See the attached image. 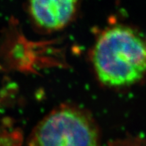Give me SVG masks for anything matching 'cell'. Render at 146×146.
<instances>
[{"label": "cell", "mask_w": 146, "mask_h": 146, "mask_svg": "<svg viewBox=\"0 0 146 146\" xmlns=\"http://www.w3.org/2000/svg\"><path fill=\"white\" fill-rule=\"evenodd\" d=\"M99 81L109 87L131 85L146 72V43L132 29L115 26L100 35L92 53Z\"/></svg>", "instance_id": "obj_1"}, {"label": "cell", "mask_w": 146, "mask_h": 146, "mask_svg": "<svg viewBox=\"0 0 146 146\" xmlns=\"http://www.w3.org/2000/svg\"><path fill=\"white\" fill-rule=\"evenodd\" d=\"M100 131L94 119L81 110H54L39 122L29 137L31 145H97Z\"/></svg>", "instance_id": "obj_2"}, {"label": "cell", "mask_w": 146, "mask_h": 146, "mask_svg": "<svg viewBox=\"0 0 146 146\" xmlns=\"http://www.w3.org/2000/svg\"><path fill=\"white\" fill-rule=\"evenodd\" d=\"M79 0H29V12L38 26L59 30L74 17Z\"/></svg>", "instance_id": "obj_3"}]
</instances>
